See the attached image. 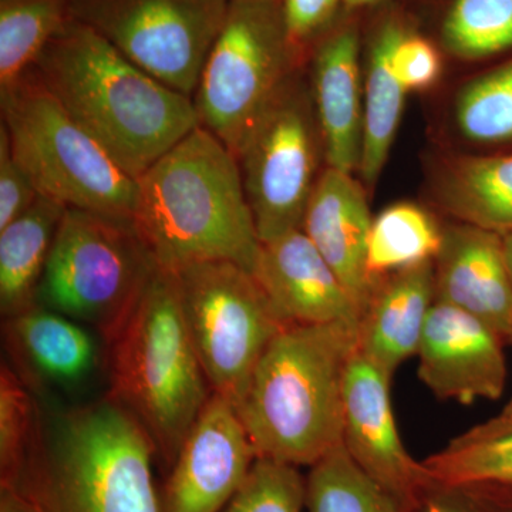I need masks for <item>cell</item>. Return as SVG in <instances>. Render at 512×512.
<instances>
[{
    "mask_svg": "<svg viewBox=\"0 0 512 512\" xmlns=\"http://www.w3.org/2000/svg\"><path fill=\"white\" fill-rule=\"evenodd\" d=\"M256 454L237 407L212 393L183 441L161 494L163 512H221Z\"/></svg>",
    "mask_w": 512,
    "mask_h": 512,
    "instance_id": "cell-13",
    "label": "cell"
},
{
    "mask_svg": "<svg viewBox=\"0 0 512 512\" xmlns=\"http://www.w3.org/2000/svg\"><path fill=\"white\" fill-rule=\"evenodd\" d=\"M39 403L9 363L0 367V485L9 484L39 429Z\"/></svg>",
    "mask_w": 512,
    "mask_h": 512,
    "instance_id": "cell-30",
    "label": "cell"
},
{
    "mask_svg": "<svg viewBox=\"0 0 512 512\" xmlns=\"http://www.w3.org/2000/svg\"><path fill=\"white\" fill-rule=\"evenodd\" d=\"M40 197L32 178L13 154L6 127L0 126V229L29 210Z\"/></svg>",
    "mask_w": 512,
    "mask_h": 512,
    "instance_id": "cell-33",
    "label": "cell"
},
{
    "mask_svg": "<svg viewBox=\"0 0 512 512\" xmlns=\"http://www.w3.org/2000/svg\"><path fill=\"white\" fill-rule=\"evenodd\" d=\"M157 269L134 221L67 208L37 305L69 316L109 343Z\"/></svg>",
    "mask_w": 512,
    "mask_h": 512,
    "instance_id": "cell-7",
    "label": "cell"
},
{
    "mask_svg": "<svg viewBox=\"0 0 512 512\" xmlns=\"http://www.w3.org/2000/svg\"><path fill=\"white\" fill-rule=\"evenodd\" d=\"M308 512H409L353 463L340 446L306 477Z\"/></svg>",
    "mask_w": 512,
    "mask_h": 512,
    "instance_id": "cell-28",
    "label": "cell"
},
{
    "mask_svg": "<svg viewBox=\"0 0 512 512\" xmlns=\"http://www.w3.org/2000/svg\"><path fill=\"white\" fill-rule=\"evenodd\" d=\"M396 3L362 12L365 117L362 158L357 173L367 191L375 188L389 160L409 94L394 76L390 63Z\"/></svg>",
    "mask_w": 512,
    "mask_h": 512,
    "instance_id": "cell-21",
    "label": "cell"
},
{
    "mask_svg": "<svg viewBox=\"0 0 512 512\" xmlns=\"http://www.w3.org/2000/svg\"><path fill=\"white\" fill-rule=\"evenodd\" d=\"M237 160L262 244L301 229L326 164L306 67L266 104L239 146Z\"/></svg>",
    "mask_w": 512,
    "mask_h": 512,
    "instance_id": "cell-9",
    "label": "cell"
},
{
    "mask_svg": "<svg viewBox=\"0 0 512 512\" xmlns=\"http://www.w3.org/2000/svg\"><path fill=\"white\" fill-rule=\"evenodd\" d=\"M289 40L308 64L316 45L348 15L343 0H282Z\"/></svg>",
    "mask_w": 512,
    "mask_h": 512,
    "instance_id": "cell-32",
    "label": "cell"
},
{
    "mask_svg": "<svg viewBox=\"0 0 512 512\" xmlns=\"http://www.w3.org/2000/svg\"><path fill=\"white\" fill-rule=\"evenodd\" d=\"M175 275L185 322L212 393L238 407L259 360L286 326L254 274L234 262H202Z\"/></svg>",
    "mask_w": 512,
    "mask_h": 512,
    "instance_id": "cell-10",
    "label": "cell"
},
{
    "mask_svg": "<svg viewBox=\"0 0 512 512\" xmlns=\"http://www.w3.org/2000/svg\"><path fill=\"white\" fill-rule=\"evenodd\" d=\"M431 191L454 221L512 234V151L447 158L434 170Z\"/></svg>",
    "mask_w": 512,
    "mask_h": 512,
    "instance_id": "cell-22",
    "label": "cell"
},
{
    "mask_svg": "<svg viewBox=\"0 0 512 512\" xmlns=\"http://www.w3.org/2000/svg\"><path fill=\"white\" fill-rule=\"evenodd\" d=\"M306 478L298 467L256 458L247 480L222 512H303Z\"/></svg>",
    "mask_w": 512,
    "mask_h": 512,
    "instance_id": "cell-31",
    "label": "cell"
},
{
    "mask_svg": "<svg viewBox=\"0 0 512 512\" xmlns=\"http://www.w3.org/2000/svg\"><path fill=\"white\" fill-rule=\"evenodd\" d=\"M419 512H481L480 505L453 488L436 487L427 493Z\"/></svg>",
    "mask_w": 512,
    "mask_h": 512,
    "instance_id": "cell-35",
    "label": "cell"
},
{
    "mask_svg": "<svg viewBox=\"0 0 512 512\" xmlns=\"http://www.w3.org/2000/svg\"><path fill=\"white\" fill-rule=\"evenodd\" d=\"M13 154L43 197L134 221L138 183L63 109L33 70L0 90Z\"/></svg>",
    "mask_w": 512,
    "mask_h": 512,
    "instance_id": "cell-6",
    "label": "cell"
},
{
    "mask_svg": "<svg viewBox=\"0 0 512 512\" xmlns=\"http://www.w3.org/2000/svg\"><path fill=\"white\" fill-rule=\"evenodd\" d=\"M423 464L436 487L460 491L480 507L512 511V454L454 456L441 450Z\"/></svg>",
    "mask_w": 512,
    "mask_h": 512,
    "instance_id": "cell-29",
    "label": "cell"
},
{
    "mask_svg": "<svg viewBox=\"0 0 512 512\" xmlns=\"http://www.w3.org/2000/svg\"><path fill=\"white\" fill-rule=\"evenodd\" d=\"M433 9L431 33L444 55L466 63L512 56V0H417Z\"/></svg>",
    "mask_w": 512,
    "mask_h": 512,
    "instance_id": "cell-24",
    "label": "cell"
},
{
    "mask_svg": "<svg viewBox=\"0 0 512 512\" xmlns=\"http://www.w3.org/2000/svg\"><path fill=\"white\" fill-rule=\"evenodd\" d=\"M343 2H345V8L348 12L362 13L377 8V6L386 5V3H414L417 0H343Z\"/></svg>",
    "mask_w": 512,
    "mask_h": 512,
    "instance_id": "cell-37",
    "label": "cell"
},
{
    "mask_svg": "<svg viewBox=\"0 0 512 512\" xmlns=\"http://www.w3.org/2000/svg\"><path fill=\"white\" fill-rule=\"evenodd\" d=\"M70 20V0H0V90L19 82Z\"/></svg>",
    "mask_w": 512,
    "mask_h": 512,
    "instance_id": "cell-26",
    "label": "cell"
},
{
    "mask_svg": "<svg viewBox=\"0 0 512 512\" xmlns=\"http://www.w3.org/2000/svg\"><path fill=\"white\" fill-rule=\"evenodd\" d=\"M357 326H286L256 366L237 410L256 458L312 467L342 446L346 370Z\"/></svg>",
    "mask_w": 512,
    "mask_h": 512,
    "instance_id": "cell-4",
    "label": "cell"
},
{
    "mask_svg": "<svg viewBox=\"0 0 512 512\" xmlns=\"http://www.w3.org/2000/svg\"><path fill=\"white\" fill-rule=\"evenodd\" d=\"M137 183L134 224L160 268L229 261L254 272L262 242L237 156L214 134L195 127Z\"/></svg>",
    "mask_w": 512,
    "mask_h": 512,
    "instance_id": "cell-3",
    "label": "cell"
},
{
    "mask_svg": "<svg viewBox=\"0 0 512 512\" xmlns=\"http://www.w3.org/2000/svg\"><path fill=\"white\" fill-rule=\"evenodd\" d=\"M434 302V261L380 278L357 329L360 355L393 379L397 369L417 355Z\"/></svg>",
    "mask_w": 512,
    "mask_h": 512,
    "instance_id": "cell-19",
    "label": "cell"
},
{
    "mask_svg": "<svg viewBox=\"0 0 512 512\" xmlns=\"http://www.w3.org/2000/svg\"><path fill=\"white\" fill-rule=\"evenodd\" d=\"M67 208L40 195L20 217L0 229V313L18 315L37 305V292Z\"/></svg>",
    "mask_w": 512,
    "mask_h": 512,
    "instance_id": "cell-23",
    "label": "cell"
},
{
    "mask_svg": "<svg viewBox=\"0 0 512 512\" xmlns=\"http://www.w3.org/2000/svg\"><path fill=\"white\" fill-rule=\"evenodd\" d=\"M510 512H512V511H510Z\"/></svg>",
    "mask_w": 512,
    "mask_h": 512,
    "instance_id": "cell-39",
    "label": "cell"
},
{
    "mask_svg": "<svg viewBox=\"0 0 512 512\" xmlns=\"http://www.w3.org/2000/svg\"><path fill=\"white\" fill-rule=\"evenodd\" d=\"M454 123L468 143L512 151V56L477 74L457 94Z\"/></svg>",
    "mask_w": 512,
    "mask_h": 512,
    "instance_id": "cell-27",
    "label": "cell"
},
{
    "mask_svg": "<svg viewBox=\"0 0 512 512\" xmlns=\"http://www.w3.org/2000/svg\"><path fill=\"white\" fill-rule=\"evenodd\" d=\"M3 340L13 369L28 384L82 382L99 360V346L87 326L35 305L3 319Z\"/></svg>",
    "mask_w": 512,
    "mask_h": 512,
    "instance_id": "cell-20",
    "label": "cell"
},
{
    "mask_svg": "<svg viewBox=\"0 0 512 512\" xmlns=\"http://www.w3.org/2000/svg\"><path fill=\"white\" fill-rule=\"evenodd\" d=\"M366 192L353 174L323 168L301 228L346 286L360 313L365 312L377 284L366 265L373 222Z\"/></svg>",
    "mask_w": 512,
    "mask_h": 512,
    "instance_id": "cell-18",
    "label": "cell"
},
{
    "mask_svg": "<svg viewBox=\"0 0 512 512\" xmlns=\"http://www.w3.org/2000/svg\"><path fill=\"white\" fill-rule=\"evenodd\" d=\"M505 343L468 313L436 301L421 336L419 379L439 400H497L507 384Z\"/></svg>",
    "mask_w": 512,
    "mask_h": 512,
    "instance_id": "cell-14",
    "label": "cell"
},
{
    "mask_svg": "<svg viewBox=\"0 0 512 512\" xmlns=\"http://www.w3.org/2000/svg\"><path fill=\"white\" fill-rule=\"evenodd\" d=\"M503 241L505 259H507L508 271H510L512 281V234L505 235V237H503Z\"/></svg>",
    "mask_w": 512,
    "mask_h": 512,
    "instance_id": "cell-38",
    "label": "cell"
},
{
    "mask_svg": "<svg viewBox=\"0 0 512 512\" xmlns=\"http://www.w3.org/2000/svg\"><path fill=\"white\" fill-rule=\"evenodd\" d=\"M392 379L356 350L343 390L342 446L363 473L409 512L434 487L423 461L404 447L390 399Z\"/></svg>",
    "mask_w": 512,
    "mask_h": 512,
    "instance_id": "cell-12",
    "label": "cell"
},
{
    "mask_svg": "<svg viewBox=\"0 0 512 512\" xmlns=\"http://www.w3.org/2000/svg\"><path fill=\"white\" fill-rule=\"evenodd\" d=\"M228 6L229 0H70V18L192 99Z\"/></svg>",
    "mask_w": 512,
    "mask_h": 512,
    "instance_id": "cell-11",
    "label": "cell"
},
{
    "mask_svg": "<svg viewBox=\"0 0 512 512\" xmlns=\"http://www.w3.org/2000/svg\"><path fill=\"white\" fill-rule=\"evenodd\" d=\"M33 72L131 177L200 126L191 97L175 92L70 18Z\"/></svg>",
    "mask_w": 512,
    "mask_h": 512,
    "instance_id": "cell-1",
    "label": "cell"
},
{
    "mask_svg": "<svg viewBox=\"0 0 512 512\" xmlns=\"http://www.w3.org/2000/svg\"><path fill=\"white\" fill-rule=\"evenodd\" d=\"M0 512H29V510L12 490L0 488Z\"/></svg>",
    "mask_w": 512,
    "mask_h": 512,
    "instance_id": "cell-36",
    "label": "cell"
},
{
    "mask_svg": "<svg viewBox=\"0 0 512 512\" xmlns=\"http://www.w3.org/2000/svg\"><path fill=\"white\" fill-rule=\"evenodd\" d=\"M156 447L136 417L107 396L40 417L8 488L29 512H163Z\"/></svg>",
    "mask_w": 512,
    "mask_h": 512,
    "instance_id": "cell-2",
    "label": "cell"
},
{
    "mask_svg": "<svg viewBox=\"0 0 512 512\" xmlns=\"http://www.w3.org/2000/svg\"><path fill=\"white\" fill-rule=\"evenodd\" d=\"M106 345L109 396L136 417L170 470L212 394L185 322L175 272L158 266Z\"/></svg>",
    "mask_w": 512,
    "mask_h": 512,
    "instance_id": "cell-5",
    "label": "cell"
},
{
    "mask_svg": "<svg viewBox=\"0 0 512 512\" xmlns=\"http://www.w3.org/2000/svg\"><path fill=\"white\" fill-rule=\"evenodd\" d=\"M305 67L286 32L282 0H229L192 97L200 126L237 156L266 104Z\"/></svg>",
    "mask_w": 512,
    "mask_h": 512,
    "instance_id": "cell-8",
    "label": "cell"
},
{
    "mask_svg": "<svg viewBox=\"0 0 512 512\" xmlns=\"http://www.w3.org/2000/svg\"><path fill=\"white\" fill-rule=\"evenodd\" d=\"M443 451L454 456L512 454V402L493 419L451 440Z\"/></svg>",
    "mask_w": 512,
    "mask_h": 512,
    "instance_id": "cell-34",
    "label": "cell"
},
{
    "mask_svg": "<svg viewBox=\"0 0 512 512\" xmlns=\"http://www.w3.org/2000/svg\"><path fill=\"white\" fill-rule=\"evenodd\" d=\"M444 225L412 202L390 205L373 218L367 242V272L372 281L434 261L443 244Z\"/></svg>",
    "mask_w": 512,
    "mask_h": 512,
    "instance_id": "cell-25",
    "label": "cell"
},
{
    "mask_svg": "<svg viewBox=\"0 0 512 512\" xmlns=\"http://www.w3.org/2000/svg\"><path fill=\"white\" fill-rule=\"evenodd\" d=\"M363 15L349 12L323 37L306 64L325 146L326 167L359 170L363 148Z\"/></svg>",
    "mask_w": 512,
    "mask_h": 512,
    "instance_id": "cell-15",
    "label": "cell"
},
{
    "mask_svg": "<svg viewBox=\"0 0 512 512\" xmlns=\"http://www.w3.org/2000/svg\"><path fill=\"white\" fill-rule=\"evenodd\" d=\"M252 274L285 326L359 329V306L302 229L264 242Z\"/></svg>",
    "mask_w": 512,
    "mask_h": 512,
    "instance_id": "cell-16",
    "label": "cell"
},
{
    "mask_svg": "<svg viewBox=\"0 0 512 512\" xmlns=\"http://www.w3.org/2000/svg\"><path fill=\"white\" fill-rule=\"evenodd\" d=\"M436 301L493 329L512 346V281L501 235L454 221L434 259Z\"/></svg>",
    "mask_w": 512,
    "mask_h": 512,
    "instance_id": "cell-17",
    "label": "cell"
}]
</instances>
